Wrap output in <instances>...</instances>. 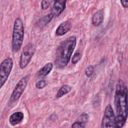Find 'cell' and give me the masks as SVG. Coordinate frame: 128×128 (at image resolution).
<instances>
[{"label": "cell", "mask_w": 128, "mask_h": 128, "mask_svg": "<svg viewBox=\"0 0 128 128\" xmlns=\"http://www.w3.org/2000/svg\"><path fill=\"white\" fill-rule=\"evenodd\" d=\"M13 66V61L10 58H6L0 64V89L7 81Z\"/></svg>", "instance_id": "8992f818"}, {"label": "cell", "mask_w": 128, "mask_h": 128, "mask_svg": "<svg viewBox=\"0 0 128 128\" xmlns=\"http://www.w3.org/2000/svg\"><path fill=\"white\" fill-rule=\"evenodd\" d=\"M114 107L116 112L117 128H122L128 118V89L122 80L117 82L114 96Z\"/></svg>", "instance_id": "6da1fadb"}, {"label": "cell", "mask_w": 128, "mask_h": 128, "mask_svg": "<svg viewBox=\"0 0 128 128\" xmlns=\"http://www.w3.org/2000/svg\"><path fill=\"white\" fill-rule=\"evenodd\" d=\"M51 2H52V1H50V0H43V1H42L41 4V9L42 10H47L51 5Z\"/></svg>", "instance_id": "d6986e66"}, {"label": "cell", "mask_w": 128, "mask_h": 128, "mask_svg": "<svg viewBox=\"0 0 128 128\" xmlns=\"http://www.w3.org/2000/svg\"><path fill=\"white\" fill-rule=\"evenodd\" d=\"M47 86V81L44 80H41L38 81L36 83V88L38 90H42Z\"/></svg>", "instance_id": "e0dca14e"}, {"label": "cell", "mask_w": 128, "mask_h": 128, "mask_svg": "<svg viewBox=\"0 0 128 128\" xmlns=\"http://www.w3.org/2000/svg\"><path fill=\"white\" fill-rule=\"evenodd\" d=\"M104 20V10H100L93 14L92 16V24L94 26H98Z\"/></svg>", "instance_id": "8fae6325"}, {"label": "cell", "mask_w": 128, "mask_h": 128, "mask_svg": "<svg viewBox=\"0 0 128 128\" xmlns=\"http://www.w3.org/2000/svg\"><path fill=\"white\" fill-rule=\"evenodd\" d=\"M24 35V28L21 18H17L13 25V31L12 34V50L13 52H18L21 48Z\"/></svg>", "instance_id": "3957f363"}, {"label": "cell", "mask_w": 128, "mask_h": 128, "mask_svg": "<svg viewBox=\"0 0 128 128\" xmlns=\"http://www.w3.org/2000/svg\"><path fill=\"white\" fill-rule=\"evenodd\" d=\"M94 72V67L92 65L89 66L88 67L86 68V70H85V74H86V76L88 78L91 77L93 74Z\"/></svg>", "instance_id": "ac0fdd59"}, {"label": "cell", "mask_w": 128, "mask_h": 128, "mask_svg": "<svg viewBox=\"0 0 128 128\" xmlns=\"http://www.w3.org/2000/svg\"><path fill=\"white\" fill-rule=\"evenodd\" d=\"M81 57H82V53L81 51H77L74 54L72 58V63L73 64H76L79 61L81 60Z\"/></svg>", "instance_id": "2e32d148"}, {"label": "cell", "mask_w": 128, "mask_h": 128, "mask_svg": "<svg viewBox=\"0 0 128 128\" xmlns=\"http://www.w3.org/2000/svg\"><path fill=\"white\" fill-rule=\"evenodd\" d=\"M52 68H53V64L52 62L47 63L44 67H42V68L40 69L38 71L36 74V78H44L46 77L51 72Z\"/></svg>", "instance_id": "30bf717a"}, {"label": "cell", "mask_w": 128, "mask_h": 128, "mask_svg": "<svg viewBox=\"0 0 128 128\" xmlns=\"http://www.w3.org/2000/svg\"><path fill=\"white\" fill-rule=\"evenodd\" d=\"M71 27H72V26H71V23L70 21L67 20V21H64L62 23L60 24V26L56 29V32H55L56 35L61 36L66 34L67 32H68L71 30Z\"/></svg>", "instance_id": "9c48e42d"}, {"label": "cell", "mask_w": 128, "mask_h": 128, "mask_svg": "<svg viewBox=\"0 0 128 128\" xmlns=\"http://www.w3.org/2000/svg\"><path fill=\"white\" fill-rule=\"evenodd\" d=\"M35 52V47L31 42L27 44L24 47L21 54L20 60V67L21 70L26 68L31 61Z\"/></svg>", "instance_id": "5b68a950"}, {"label": "cell", "mask_w": 128, "mask_h": 128, "mask_svg": "<svg viewBox=\"0 0 128 128\" xmlns=\"http://www.w3.org/2000/svg\"><path fill=\"white\" fill-rule=\"evenodd\" d=\"M76 36H70L58 46L54 60V64L57 68L62 69L67 66L76 48Z\"/></svg>", "instance_id": "7a4b0ae2"}, {"label": "cell", "mask_w": 128, "mask_h": 128, "mask_svg": "<svg viewBox=\"0 0 128 128\" xmlns=\"http://www.w3.org/2000/svg\"><path fill=\"white\" fill-rule=\"evenodd\" d=\"M54 16L51 13L48 14L46 15V16H43V17L41 18L37 22V26L40 28H43L46 26V25L48 24L52 19L54 18Z\"/></svg>", "instance_id": "5bb4252c"}, {"label": "cell", "mask_w": 128, "mask_h": 128, "mask_svg": "<svg viewBox=\"0 0 128 128\" xmlns=\"http://www.w3.org/2000/svg\"><path fill=\"white\" fill-rule=\"evenodd\" d=\"M24 118V114L22 112H16L11 115L10 117V123L12 126H16L22 122Z\"/></svg>", "instance_id": "4fadbf2b"}, {"label": "cell", "mask_w": 128, "mask_h": 128, "mask_svg": "<svg viewBox=\"0 0 128 128\" xmlns=\"http://www.w3.org/2000/svg\"><path fill=\"white\" fill-rule=\"evenodd\" d=\"M102 128H118L116 117L112 106L108 104L105 109L101 122Z\"/></svg>", "instance_id": "277c9868"}, {"label": "cell", "mask_w": 128, "mask_h": 128, "mask_svg": "<svg viewBox=\"0 0 128 128\" xmlns=\"http://www.w3.org/2000/svg\"><path fill=\"white\" fill-rule=\"evenodd\" d=\"M120 2H121V4H122V7L123 8H128V1H122V0H121V1H120Z\"/></svg>", "instance_id": "ffe728a7"}, {"label": "cell", "mask_w": 128, "mask_h": 128, "mask_svg": "<svg viewBox=\"0 0 128 128\" xmlns=\"http://www.w3.org/2000/svg\"><path fill=\"white\" fill-rule=\"evenodd\" d=\"M30 79V75L28 74L22 78L18 82L10 97V101L11 102H16L20 98L27 86Z\"/></svg>", "instance_id": "52a82bcc"}, {"label": "cell", "mask_w": 128, "mask_h": 128, "mask_svg": "<svg viewBox=\"0 0 128 128\" xmlns=\"http://www.w3.org/2000/svg\"><path fill=\"white\" fill-rule=\"evenodd\" d=\"M71 91V87L69 85H63L61 88L59 90V91H58L57 94L56 95V98L59 99L60 98L62 97L64 95L68 94L70 91Z\"/></svg>", "instance_id": "9a60e30c"}, {"label": "cell", "mask_w": 128, "mask_h": 128, "mask_svg": "<svg viewBox=\"0 0 128 128\" xmlns=\"http://www.w3.org/2000/svg\"><path fill=\"white\" fill-rule=\"evenodd\" d=\"M88 120V116L87 114H82L78 119V121L72 124L71 128H85Z\"/></svg>", "instance_id": "7c38bea8"}, {"label": "cell", "mask_w": 128, "mask_h": 128, "mask_svg": "<svg viewBox=\"0 0 128 128\" xmlns=\"http://www.w3.org/2000/svg\"><path fill=\"white\" fill-rule=\"evenodd\" d=\"M67 1L66 0H56L54 2L52 10L50 13L52 14L54 17L60 16V14L65 10Z\"/></svg>", "instance_id": "ba28073f"}]
</instances>
